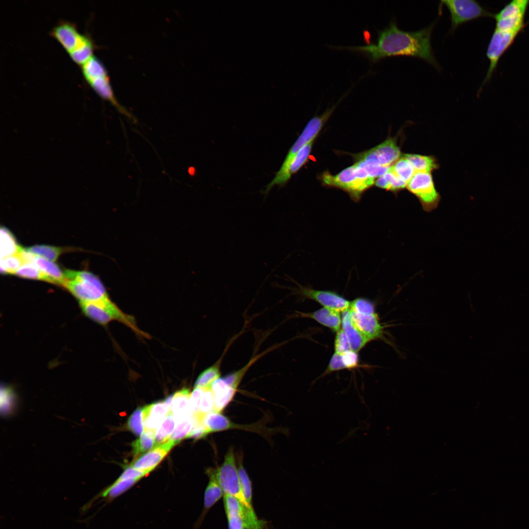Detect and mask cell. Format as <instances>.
Wrapping results in <instances>:
<instances>
[{"mask_svg":"<svg viewBox=\"0 0 529 529\" xmlns=\"http://www.w3.org/2000/svg\"><path fill=\"white\" fill-rule=\"evenodd\" d=\"M79 303L96 301L108 297L102 284L96 285L75 277L68 280L64 287Z\"/></svg>","mask_w":529,"mask_h":529,"instance_id":"obj_11","label":"cell"},{"mask_svg":"<svg viewBox=\"0 0 529 529\" xmlns=\"http://www.w3.org/2000/svg\"><path fill=\"white\" fill-rule=\"evenodd\" d=\"M223 495V491L219 484L214 479L210 478V481L204 493V508L195 526V529H198V527L200 525L209 509Z\"/></svg>","mask_w":529,"mask_h":529,"instance_id":"obj_26","label":"cell"},{"mask_svg":"<svg viewBox=\"0 0 529 529\" xmlns=\"http://www.w3.org/2000/svg\"><path fill=\"white\" fill-rule=\"evenodd\" d=\"M433 28L431 25L416 31H405L399 29L395 22L392 21L378 32L376 43L339 48L360 52L372 62L386 57L410 56L423 59L437 68L438 64L431 45Z\"/></svg>","mask_w":529,"mask_h":529,"instance_id":"obj_1","label":"cell"},{"mask_svg":"<svg viewBox=\"0 0 529 529\" xmlns=\"http://www.w3.org/2000/svg\"><path fill=\"white\" fill-rule=\"evenodd\" d=\"M342 360L345 368L356 367L358 364V356L352 350L341 354Z\"/></svg>","mask_w":529,"mask_h":529,"instance_id":"obj_49","label":"cell"},{"mask_svg":"<svg viewBox=\"0 0 529 529\" xmlns=\"http://www.w3.org/2000/svg\"><path fill=\"white\" fill-rule=\"evenodd\" d=\"M143 409V408H137L130 415L127 424L128 430L137 436L142 434L144 430Z\"/></svg>","mask_w":529,"mask_h":529,"instance_id":"obj_41","label":"cell"},{"mask_svg":"<svg viewBox=\"0 0 529 529\" xmlns=\"http://www.w3.org/2000/svg\"><path fill=\"white\" fill-rule=\"evenodd\" d=\"M238 469L242 491L247 502L252 505V488L251 481L241 462Z\"/></svg>","mask_w":529,"mask_h":529,"instance_id":"obj_42","label":"cell"},{"mask_svg":"<svg viewBox=\"0 0 529 529\" xmlns=\"http://www.w3.org/2000/svg\"><path fill=\"white\" fill-rule=\"evenodd\" d=\"M520 31H501L495 29L487 46L486 56L489 66L483 84L491 78L502 55L513 44Z\"/></svg>","mask_w":529,"mask_h":529,"instance_id":"obj_8","label":"cell"},{"mask_svg":"<svg viewBox=\"0 0 529 529\" xmlns=\"http://www.w3.org/2000/svg\"><path fill=\"white\" fill-rule=\"evenodd\" d=\"M50 34L62 44L69 53L76 47L82 35L78 32L73 24L67 21H62L58 24L52 28Z\"/></svg>","mask_w":529,"mask_h":529,"instance_id":"obj_15","label":"cell"},{"mask_svg":"<svg viewBox=\"0 0 529 529\" xmlns=\"http://www.w3.org/2000/svg\"><path fill=\"white\" fill-rule=\"evenodd\" d=\"M175 445L174 442L169 439L158 446L154 447L151 451L139 457L130 465L134 468L149 473Z\"/></svg>","mask_w":529,"mask_h":529,"instance_id":"obj_13","label":"cell"},{"mask_svg":"<svg viewBox=\"0 0 529 529\" xmlns=\"http://www.w3.org/2000/svg\"><path fill=\"white\" fill-rule=\"evenodd\" d=\"M82 71L88 83L97 77L108 76L104 66L94 55L82 65Z\"/></svg>","mask_w":529,"mask_h":529,"instance_id":"obj_30","label":"cell"},{"mask_svg":"<svg viewBox=\"0 0 529 529\" xmlns=\"http://www.w3.org/2000/svg\"><path fill=\"white\" fill-rule=\"evenodd\" d=\"M219 364H215L203 371L197 378L194 388H211L213 383L219 378Z\"/></svg>","mask_w":529,"mask_h":529,"instance_id":"obj_38","label":"cell"},{"mask_svg":"<svg viewBox=\"0 0 529 529\" xmlns=\"http://www.w3.org/2000/svg\"><path fill=\"white\" fill-rule=\"evenodd\" d=\"M24 262L17 253L0 259V271L3 274H14Z\"/></svg>","mask_w":529,"mask_h":529,"instance_id":"obj_40","label":"cell"},{"mask_svg":"<svg viewBox=\"0 0 529 529\" xmlns=\"http://www.w3.org/2000/svg\"><path fill=\"white\" fill-rule=\"evenodd\" d=\"M95 91L103 99L109 101L121 114L126 116L132 122H137L136 118L126 108L119 104L114 96L108 76L94 79L89 83Z\"/></svg>","mask_w":529,"mask_h":529,"instance_id":"obj_16","label":"cell"},{"mask_svg":"<svg viewBox=\"0 0 529 529\" xmlns=\"http://www.w3.org/2000/svg\"><path fill=\"white\" fill-rule=\"evenodd\" d=\"M193 418L194 420L193 428L186 438L197 440L204 438L209 433V432L203 424L202 420L194 417H193Z\"/></svg>","mask_w":529,"mask_h":529,"instance_id":"obj_46","label":"cell"},{"mask_svg":"<svg viewBox=\"0 0 529 529\" xmlns=\"http://www.w3.org/2000/svg\"><path fill=\"white\" fill-rule=\"evenodd\" d=\"M25 249L35 256L50 261H55L59 256L65 251L63 248L48 245H35Z\"/></svg>","mask_w":529,"mask_h":529,"instance_id":"obj_36","label":"cell"},{"mask_svg":"<svg viewBox=\"0 0 529 529\" xmlns=\"http://www.w3.org/2000/svg\"><path fill=\"white\" fill-rule=\"evenodd\" d=\"M207 475L209 478H213L217 481L224 494L235 497L245 506H250L241 489L232 447H230L228 450L224 457L223 462L220 467L215 470H208Z\"/></svg>","mask_w":529,"mask_h":529,"instance_id":"obj_4","label":"cell"},{"mask_svg":"<svg viewBox=\"0 0 529 529\" xmlns=\"http://www.w3.org/2000/svg\"><path fill=\"white\" fill-rule=\"evenodd\" d=\"M389 170L407 184L415 171L409 160L403 155L389 168Z\"/></svg>","mask_w":529,"mask_h":529,"instance_id":"obj_33","label":"cell"},{"mask_svg":"<svg viewBox=\"0 0 529 529\" xmlns=\"http://www.w3.org/2000/svg\"><path fill=\"white\" fill-rule=\"evenodd\" d=\"M140 480L138 479L123 480L117 479L113 483L96 495L91 502L84 505L83 510L86 511L90 508L93 503L98 499L102 498V500L106 503L111 502L129 490Z\"/></svg>","mask_w":529,"mask_h":529,"instance_id":"obj_18","label":"cell"},{"mask_svg":"<svg viewBox=\"0 0 529 529\" xmlns=\"http://www.w3.org/2000/svg\"><path fill=\"white\" fill-rule=\"evenodd\" d=\"M175 419L170 411L165 417L155 433L154 447L158 446L168 440L175 425Z\"/></svg>","mask_w":529,"mask_h":529,"instance_id":"obj_32","label":"cell"},{"mask_svg":"<svg viewBox=\"0 0 529 529\" xmlns=\"http://www.w3.org/2000/svg\"><path fill=\"white\" fill-rule=\"evenodd\" d=\"M148 472L134 468L130 465L127 466L124 469L123 472L117 479L119 480L135 479L141 480L142 478L148 475Z\"/></svg>","mask_w":529,"mask_h":529,"instance_id":"obj_48","label":"cell"},{"mask_svg":"<svg viewBox=\"0 0 529 529\" xmlns=\"http://www.w3.org/2000/svg\"><path fill=\"white\" fill-rule=\"evenodd\" d=\"M299 291L302 295L316 301L324 307L339 312L349 309L350 302L334 292L315 290L301 286L299 287Z\"/></svg>","mask_w":529,"mask_h":529,"instance_id":"obj_12","label":"cell"},{"mask_svg":"<svg viewBox=\"0 0 529 529\" xmlns=\"http://www.w3.org/2000/svg\"><path fill=\"white\" fill-rule=\"evenodd\" d=\"M93 49L94 45L90 38L82 35L77 45L69 54L76 63L82 65L93 56Z\"/></svg>","mask_w":529,"mask_h":529,"instance_id":"obj_28","label":"cell"},{"mask_svg":"<svg viewBox=\"0 0 529 529\" xmlns=\"http://www.w3.org/2000/svg\"><path fill=\"white\" fill-rule=\"evenodd\" d=\"M204 388H194L191 393L190 399V409L192 416L196 415L199 410Z\"/></svg>","mask_w":529,"mask_h":529,"instance_id":"obj_47","label":"cell"},{"mask_svg":"<svg viewBox=\"0 0 529 529\" xmlns=\"http://www.w3.org/2000/svg\"><path fill=\"white\" fill-rule=\"evenodd\" d=\"M191 393L188 388H182L173 394L171 412L177 423L192 416L190 406Z\"/></svg>","mask_w":529,"mask_h":529,"instance_id":"obj_22","label":"cell"},{"mask_svg":"<svg viewBox=\"0 0 529 529\" xmlns=\"http://www.w3.org/2000/svg\"><path fill=\"white\" fill-rule=\"evenodd\" d=\"M0 259L15 254L20 248L12 233L5 227L0 228Z\"/></svg>","mask_w":529,"mask_h":529,"instance_id":"obj_35","label":"cell"},{"mask_svg":"<svg viewBox=\"0 0 529 529\" xmlns=\"http://www.w3.org/2000/svg\"><path fill=\"white\" fill-rule=\"evenodd\" d=\"M407 188L420 201L423 209L429 212L434 210L440 199L431 172H415L408 183Z\"/></svg>","mask_w":529,"mask_h":529,"instance_id":"obj_6","label":"cell"},{"mask_svg":"<svg viewBox=\"0 0 529 529\" xmlns=\"http://www.w3.org/2000/svg\"><path fill=\"white\" fill-rule=\"evenodd\" d=\"M211 389L214 400V411L221 412L233 398L236 389L229 385L223 378L215 380Z\"/></svg>","mask_w":529,"mask_h":529,"instance_id":"obj_19","label":"cell"},{"mask_svg":"<svg viewBox=\"0 0 529 529\" xmlns=\"http://www.w3.org/2000/svg\"><path fill=\"white\" fill-rule=\"evenodd\" d=\"M0 400L2 416L8 417L15 412L18 406V398L12 387L5 385L1 386Z\"/></svg>","mask_w":529,"mask_h":529,"instance_id":"obj_27","label":"cell"},{"mask_svg":"<svg viewBox=\"0 0 529 529\" xmlns=\"http://www.w3.org/2000/svg\"><path fill=\"white\" fill-rule=\"evenodd\" d=\"M193 425L194 420L192 416L177 423V426L169 439L176 445L182 439L186 438L192 429Z\"/></svg>","mask_w":529,"mask_h":529,"instance_id":"obj_39","label":"cell"},{"mask_svg":"<svg viewBox=\"0 0 529 529\" xmlns=\"http://www.w3.org/2000/svg\"><path fill=\"white\" fill-rule=\"evenodd\" d=\"M304 316L310 317L334 331L340 329L342 319L340 312L324 307L313 313H304Z\"/></svg>","mask_w":529,"mask_h":529,"instance_id":"obj_23","label":"cell"},{"mask_svg":"<svg viewBox=\"0 0 529 529\" xmlns=\"http://www.w3.org/2000/svg\"><path fill=\"white\" fill-rule=\"evenodd\" d=\"M341 319L342 329L347 336L351 349L357 352L369 340L354 324L349 309L342 312Z\"/></svg>","mask_w":529,"mask_h":529,"instance_id":"obj_20","label":"cell"},{"mask_svg":"<svg viewBox=\"0 0 529 529\" xmlns=\"http://www.w3.org/2000/svg\"><path fill=\"white\" fill-rule=\"evenodd\" d=\"M223 504L228 521L229 529H245L241 516L244 506L236 498L226 494L223 495Z\"/></svg>","mask_w":529,"mask_h":529,"instance_id":"obj_21","label":"cell"},{"mask_svg":"<svg viewBox=\"0 0 529 529\" xmlns=\"http://www.w3.org/2000/svg\"><path fill=\"white\" fill-rule=\"evenodd\" d=\"M404 156L410 162L415 172H431L438 168L435 158L432 156L416 154H405Z\"/></svg>","mask_w":529,"mask_h":529,"instance_id":"obj_29","label":"cell"},{"mask_svg":"<svg viewBox=\"0 0 529 529\" xmlns=\"http://www.w3.org/2000/svg\"><path fill=\"white\" fill-rule=\"evenodd\" d=\"M322 179L325 184L344 190L356 200L375 181V179L370 177L364 168L355 164L335 175L325 172Z\"/></svg>","mask_w":529,"mask_h":529,"instance_id":"obj_3","label":"cell"},{"mask_svg":"<svg viewBox=\"0 0 529 529\" xmlns=\"http://www.w3.org/2000/svg\"><path fill=\"white\" fill-rule=\"evenodd\" d=\"M155 431L144 430V432L140 437L132 443L134 458L138 457L141 455L153 448L155 444Z\"/></svg>","mask_w":529,"mask_h":529,"instance_id":"obj_31","label":"cell"},{"mask_svg":"<svg viewBox=\"0 0 529 529\" xmlns=\"http://www.w3.org/2000/svg\"><path fill=\"white\" fill-rule=\"evenodd\" d=\"M32 264L48 276L53 284L64 287L68 279L57 264L37 256H35Z\"/></svg>","mask_w":529,"mask_h":529,"instance_id":"obj_25","label":"cell"},{"mask_svg":"<svg viewBox=\"0 0 529 529\" xmlns=\"http://www.w3.org/2000/svg\"><path fill=\"white\" fill-rule=\"evenodd\" d=\"M376 185L393 192L399 191L407 187V183L388 170L376 181Z\"/></svg>","mask_w":529,"mask_h":529,"instance_id":"obj_34","label":"cell"},{"mask_svg":"<svg viewBox=\"0 0 529 529\" xmlns=\"http://www.w3.org/2000/svg\"><path fill=\"white\" fill-rule=\"evenodd\" d=\"M314 140L303 146L285 166H281L275 176L267 185L264 193L266 194L275 185H284L306 163L311 152Z\"/></svg>","mask_w":529,"mask_h":529,"instance_id":"obj_10","label":"cell"},{"mask_svg":"<svg viewBox=\"0 0 529 529\" xmlns=\"http://www.w3.org/2000/svg\"><path fill=\"white\" fill-rule=\"evenodd\" d=\"M214 409V397L211 388H204L198 413L192 416L202 419L203 417L213 411Z\"/></svg>","mask_w":529,"mask_h":529,"instance_id":"obj_43","label":"cell"},{"mask_svg":"<svg viewBox=\"0 0 529 529\" xmlns=\"http://www.w3.org/2000/svg\"><path fill=\"white\" fill-rule=\"evenodd\" d=\"M14 274L22 278L40 280L53 284L52 280L33 264H24Z\"/></svg>","mask_w":529,"mask_h":529,"instance_id":"obj_37","label":"cell"},{"mask_svg":"<svg viewBox=\"0 0 529 529\" xmlns=\"http://www.w3.org/2000/svg\"><path fill=\"white\" fill-rule=\"evenodd\" d=\"M400 157V149L396 139L388 138L370 150L359 154L357 159L389 168Z\"/></svg>","mask_w":529,"mask_h":529,"instance_id":"obj_9","label":"cell"},{"mask_svg":"<svg viewBox=\"0 0 529 529\" xmlns=\"http://www.w3.org/2000/svg\"><path fill=\"white\" fill-rule=\"evenodd\" d=\"M351 350L347 336L343 330L340 329L337 332L336 336L335 341V353L341 355Z\"/></svg>","mask_w":529,"mask_h":529,"instance_id":"obj_45","label":"cell"},{"mask_svg":"<svg viewBox=\"0 0 529 529\" xmlns=\"http://www.w3.org/2000/svg\"><path fill=\"white\" fill-rule=\"evenodd\" d=\"M529 6L528 0H513L493 15L495 29L501 31L522 32L525 27V19Z\"/></svg>","mask_w":529,"mask_h":529,"instance_id":"obj_5","label":"cell"},{"mask_svg":"<svg viewBox=\"0 0 529 529\" xmlns=\"http://www.w3.org/2000/svg\"><path fill=\"white\" fill-rule=\"evenodd\" d=\"M80 305L86 316L99 324L106 325L111 321L116 320L128 326L137 335L149 337L148 334L138 328L133 316L122 312L108 297L96 301L80 303Z\"/></svg>","mask_w":529,"mask_h":529,"instance_id":"obj_2","label":"cell"},{"mask_svg":"<svg viewBox=\"0 0 529 529\" xmlns=\"http://www.w3.org/2000/svg\"><path fill=\"white\" fill-rule=\"evenodd\" d=\"M171 410L164 401L147 405L143 408V419L144 430H157L161 423Z\"/></svg>","mask_w":529,"mask_h":529,"instance_id":"obj_17","label":"cell"},{"mask_svg":"<svg viewBox=\"0 0 529 529\" xmlns=\"http://www.w3.org/2000/svg\"><path fill=\"white\" fill-rule=\"evenodd\" d=\"M345 368V367L342 362L341 355L335 353L330 360L326 372H332Z\"/></svg>","mask_w":529,"mask_h":529,"instance_id":"obj_50","label":"cell"},{"mask_svg":"<svg viewBox=\"0 0 529 529\" xmlns=\"http://www.w3.org/2000/svg\"><path fill=\"white\" fill-rule=\"evenodd\" d=\"M441 2L446 6L450 13L452 30L465 22L482 17L492 16L475 0H444Z\"/></svg>","mask_w":529,"mask_h":529,"instance_id":"obj_7","label":"cell"},{"mask_svg":"<svg viewBox=\"0 0 529 529\" xmlns=\"http://www.w3.org/2000/svg\"><path fill=\"white\" fill-rule=\"evenodd\" d=\"M349 309L357 313L363 314L374 313L373 304L365 298H358L350 302Z\"/></svg>","mask_w":529,"mask_h":529,"instance_id":"obj_44","label":"cell"},{"mask_svg":"<svg viewBox=\"0 0 529 529\" xmlns=\"http://www.w3.org/2000/svg\"><path fill=\"white\" fill-rule=\"evenodd\" d=\"M202 422L209 433L240 428L239 425L232 423L221 412L213 411L205 415Z\"/></svg>","mask_w":529,"mask_h":529,"instance_id":"obj_24","label":"cell"},{"mask_svg":"<svg viewBox=\"0 0 529 529\" xmlns=\"http://www.w3.org/2000/svg\"><path fill=\"white\" fill-rule=\"evenodd\" d=\"M349 310L354 324L369 341L382 336L383 327L377 314H363Z\"/></svg>","mask_w":529,"mask_h":529,"instance_id":"obj_14","label":"cell"}]
</instances>
